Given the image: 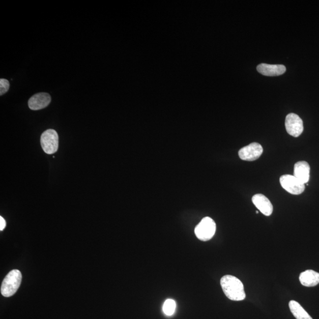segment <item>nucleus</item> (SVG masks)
Wrapping results in <instances>:
<instances>
[{
  "mask_svg": "<svg viewBox=\"0 0 319 319\" xmlns=\"http://www.w3.org/2000/svg\"><path fill=\"white\" fill-rule=\"evenodd\" d=\"M285 126L287 133L295 137H299L304 130L303 120L294 113H289L286 117Z\"/></svg>",
  "mask_w": 319,
  "mask_h": 319,
  "instance_id": "obj_6",
  "label": "nucleus"
},
{
  "mask_svg": "<svg viewBox=\"0 0 319 319\" xmlns=\"http://www.w3.org/2000/svg\"><path fill=\"white\" fill-rule=\"evenodd\" d=\"M252 201L263 214L269 216L272 214L273 207L268 198L262 194H256L252 198Z\"/></svg>",
  "mask_w": 319,
  "mask_h": 319,
  "instance_id": "obj_8",
  "label": "nucleus"
},
{
  "mask_svg": "<svg viewBox=\"0 0 319 319\" xmlns=\"http://www.w3.org/2000/svg\"><path fill=\"white\" fill-rule=\"evenodd\" d=\"M289 309L296 319H313L300 304L295 300L289 302Z\"/></svg>",
  "mask_w": 319,
  "mask_h": 319,
  "instance_id": "obj_13",
  "label": "nucleus"
},
{
  "mask_svg": "<svg viewBox=\"0 0 319 319\" xmlns=\"http://www.w3.org/2000/svg\"><path fill=\"white\" fill-rule=\"evenodd\" d=\"M299 280L306 287H314L319 283V273L313 270H306L300 274Z\"/></svg>",
  "mask_w": 319,
  "mask_h": 319,
  "instance_id": "obj_12",
  "label": "nucleus"
},
{
  "mask_svg": "<svg viewBox=\"0 0 319 319\" xmlns=\"http://www.w3.org/2000/svg\"><path fill=\"white\" fill-rule=\"evenodd\" d=\"M21 280L22 275L19 270L11 271L3 281L1 287L2 295L6 298H9L15 294L20 287Z\"/></svg>",
  "mask_w": 319,
  "mask_h": 319,
  "instance_id": "obj_2",
  "label": "nucleus"
},
{
  "mask_svg": "<svg viewBox=\"0 0 319 319\" xmlns=\"http://www.w3.org/2000/svg\"><path fill=\"white\" fill-rule=\"evenodd\" d=\"M6 222L2 216H0V230L2 231L6 228Z\"/></svg>",
  "mask_w": 319,
  "mask_h": 319,
  "instance_id": "obj_16",
  "label": "nucleus"
},
{
  "mask_svg": "<svg viewBox=\"0 0 319 319\" xmlns=\"http://www.w3.org/2000/svg\"><path fill=\"white\" fill-rule=\"evenodd\" d=\"M280 183L282 188L292 195H300L305 190L304 184L293 175L282 176L280 178Z\"/></svg>",
  "mask_w": 319,
  "mask_h": 319,
  "instance_id": "obj_5",
  "label": "nucleus"
},
{
  "mask_svg": "<svg viewBox=\"0 0 319 319\" xmlns=\"http://www.w3.org/2000/svg\"><path fill=\"white\" fill-rule=\"evenodd\" d=\"M310 167L306 161H299L296 163L294 167V177L305 184L310 179Z\"/></svg>",
  "mask_w": 319,
  "mask_h": 319,
  "instance_id": "obj_11",
  "label": "nucleus"
},
{
  "mask_svg": "<svg viewBox=\"0 0 319 319\" xmlns=\"http://www.w3.org/2000/svg\"><path fill=\"white\" fill-rule=\"evenodd\" d=\"M176 309V303L173 300L167 299L163 304V312L167 316H172L175 313Z\"/></svg>",
  "mask_w": 319,
  "mask_h": 319,
  "instance_id": "obj_14",
  "label": "nucleus"
},
{
  "mask_svg": "<svg viewBox=\"0 0 319 319\" xmlns=\"http://www.w3.org/2000/svg\"><path fill=\"white\" fill-rule=\"evenodd\" d=\"M257 71L263 75L267 76H277L284 74L286 68L283 65L260 64L258 66Z\"/></svg>",
  "mask_w": 319,
  "mask_h": 319,
  "instance_id": "obj_10",
  "label": "nucleus"
},
{
  "mask_svg": "<svg viewBox=\"0 0 319 319\" xmlns=\"http://www.w3.org/2000/svg\"><path fill=\"white\" fill-rule=\"evenodd\" d=\"M216 229V223L214 220L210 217H205L196 226L195 233L198 239L207 241L214 236Z\"/></svg>",
  "mask_w": 319,
  "mask_h": 319,
  "instance_id": "obj_3",
  "label": "nucleus"
},
{
  "mask_svg": "<svg viewBox=\"0 0 319 319\" xmlns=\"http://www.w3.org/2000/svg\"><path fill=\"white\" fill-rule=\"evenodd\" d=\"M10 83L9 80L5 79H0V95H3L9 91Z\"/></svg>",
  "mask_w": 319,
  "mask_h": 319,
  "instance_id": "obj_15",
  "label": "nucleus"
},
{
  "mask_svg": "<svg viewBox=\"0 0 319 319\" xmlns=\"http://www.w3.org/2000/svg\"><path fill=\"white\" fill-rule=\"evenodd\" d=\"M263 153L262 145L257 142H253L240 149L238 155L241 160L252 161L259 159Z\"/></svg>",
  "mask_w": 319,
  "mask_h": 319,
  "instance_id": "obj_7",
  "label": "nucleus"
},
{
  "mask_svg": "<svg viewBox=\"0 0 319 319\" xmlns=\"http://www.w3.org/2000/svg\"><path fill=\"white\" fill-rule=\"evenodd\" d=\"M223 293L233 301H242L246 298L243 283L236 277L226 275L221 280Z\"/></svg>",
  "mask_w": 319,
  "mask_h": 319,
  "instance_id": "obj_1",
  "label": "nucleus"
},
{
  "mask_svg": "<svg viewBox=\"0 0 319 319\" xmlns=\"http://www.w3.org/2000/svg\"><path fill=\"white\" fill-rule=\"evenodd\" d=\"M40 143L45 153L47 155H53L57 151L59 148L57 132L52 129L45 131L41 135Z\"/></svg>",
  "mask_w": 319,
  "mask_h": 319,
  "instance_id": "obj_4",
  "label": "nucleus"
},
{
  "mask_svg": "<svg viewBox=\"0 0 319 319\" xmlns=\"http://www.w3.org/2000/svg\"><path fill=\"white\" fill-rule=\"evenodd\" d=\"M51 102L50 95L45 93L37 94L32 96L28 102L29 108L32 110H39L47 107Z\"/></svg>",
  "mask_w": 319,
  "mask_h": 319,
  "instance_id": "obj_9",
  "label": "nucleus"
}]
</instances>
